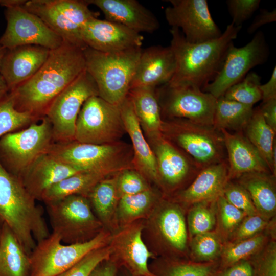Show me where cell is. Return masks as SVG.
<instances>
[{"label": "cell", "instance_id": "3", "mask_svg": "<svg viewBox=\"0 0 276 276\" xmlns=\"http://www.w3.org/2000/svg\"><path fill=\"white\" fill-rule=\"evenodd\" d=\"M35 201L0 161V222L10 227L29 256L37 242L50 235L43 209Z\"/></svg>", "mask_w": 276, "mask_h": 276}, {"label": "cell", "instance_id": "8", "mask_svg": "<svg viewBox=\"0 0 276 276\" xmlns=\"http://www.w3.org/2000/svg\"><path fill=\"white\" fill-rule=\"evenodd\" d=\"M22 7L37 16L64 42L84 49L81 32L85 24L97 14L86 0L23 1Z\"/></svg>", "mask_w": 276, "mask_h": 276}, {"label": "cell", "instance_id": "52", "mask_svg": "<svg viewBox=\"0 0 276 276\" xmlns=\"http://www.w3.org/2000/svg\"><path fill=\"white\" fill-rule=\"evenodd\" d=\"M263 102L276 99V67L273 70L269 80L260 86Z\"/></svg>", "mask_w": 276, "mask_h": 276}, {"label": "cell", "instance_id": "41", "mask_svg": "<svg viewBox=\"0 0 276 276\" xmlns=\"http://www.w3.org/2000/svg\"><path fill=\"white\" fill-rule=\"evenodd\" d=\"M193 238L192 250L194 262H213L220 250V243L217 236L210 232Z\"/></svg>", "mask_w": 276, "mask_h": 276}, {"label": "cell", "instance_id": "6", "mask_svg": "<svg viewBox=\"0 0 276 276\" xmlns=\"http://www.w3.org/2000/svg\"><path fill=\"white\" fill-rule=\"evenodd\" d=\"M162 134L201 169L227 160L223 134L214 126L166 119L163 120Z\"/></svg>", "mask_w": 276, "mask_h": 276}, {"label": "cell", "instance_id": "5", "mask_svg": "<svg viewBox=\"0 0 276 276\" xmlns=\"http://www.w3.org/2000/svg\"><path fill=\"white\" fill-rule=\"evenodd\" d=\"M48 152L81 171L95 173L105 177L134 168L132 146L120 141L102 145L76 141L53 143Z\"/></svg>", "mask_w": 276, "mask_h": 276}, {"label": "cell", "instance_id": "34", "mask_svg": "<svg viewBox=\"0 0 276 276\" xmlns=\"http://www.w3.org/2000/svg\"><path fill=\"white\" fill-rule=\"evenodd\" d=\"M88 198L98 217L103 221L108 220L119 199L117 189V176L100 181L93 188Z\"/></svg>", "mask_w": 276, "mask_h": 276}, {"label": "cell", "instance_id": "26", "mask_svg": "<svg viewBox=\"0 0 276 276\" xmlns=\"http://www.w3.org/2000/svg\"><path fill=\"white\" fill-rule=\"evenodd\" d=\"M141 230L133 226L121 232L114 241V249L131 276H156L149 268L148 261L152 254L142 240Z\"/></svg>", "mask_w": 276, "mask_h": 276}, {"label": "cell", "instance_id": "37", "mask_svg": "<svg viewBox=\"0 0 276 276\" xmlns=\"http://www.w3.org/2000/svg\"><path fill=\"white\" fill-rule=\"evenodd\" d=\"M35 121L29 113L16 109L9 91L0 100V138Z\"/></svg>", "mask_w": 276, "mask_h": 276}, {"label": "cell", "instance_id": "20", "mask_svg": "<svg viewBox=\"0 0 276 276\" xmlns=\"http://www.w3.org/2000/svg\"><path fill=\"white\" fill-rule=\"evenodd\" d=\"M50 51L35 45L7 49L1 62L0 75L9 91L34 76L47 60Z\"/></svg>", "mask_w": 276, "mask_h": 276}, {"label": "cell", "instance_id": "24", "mask_svg": "<svg viewBox=\"0 0 276 276\" xmlns=\"http://www.w3.org/2000/svg\"><path fill=\"white\" fill-rule=\"evenodd\" d=\"M120 109L126 132L132 142L134 168L143 175L159 181L154 153L143 133L128 96L120 105Z\"/></svg>", "mask_w": 276, "mask_h": 276}, {"label": "cell", "instance_id": "4", "mask_svg": "<svg viewBox=\"0 0 276 276\" xmlns=\"http://www.w3.org/2000/svg\"><path fill=\"white\" fill-rule=\"evenodd\" d=\"M142 51L141 48L115 52L83 49L85 69L94 80L100 97L113 105L122 104L128 96Z\"/></svg>", "mask_w": 276, "mask_h": 276}, {"label": "cell", "instance_id": "7", "mask_svg": "<svg viewBox=\"0 0 276 276\" xmlns=\"http://www.w3.org/2000/svg\"><path fill=\"white\" fill-rule=\"evenodd\" d=\"M24 130L8 133L0 138V161L20 180L28 167L48 152L54 143L51 124L46 117Z\"/></svg>", "mask_w": 276, "mask_h": 276}, {"label": "cell", "instance_id": "42", "mask_svg": "<svg viewBox=\"0 0 276 276\" xmlns=\"http://www.w3.org/2000/svg\"><path fill=\"white\" fill-rule=\"evenodd\" d=\"M118 174L117 189L119 199L149 189L143 175L134 168L125 169Z\"/></svg>", "mask_w": 276, "mask_h": 276}, {"label": "cell", "instance_id": "54", "mask_svg": "<svg viewBox=\"0 0 276 276\" xmlns=\"http://www.w3.org/2000/svg\"><path fill=\"white\" fill-rule=\"evenodd\" d=\"M9 91V88L4 80L3 78L0 75V100L5 96Z\"/></svg>", "mask_w": 276, "mask_h": 276}, {"label": "cell", "instance_id": "50", "mask_svg": "<svg viewBox=\"0 0 276 276\" xmlns=\"http://www.w3.org/2000/svg\"><path fill=\"white\" fill-rule=\"evenodd\" d=\"M276 21V10L272 11L267 9L260 10V13L255 17V19L248 27L247 32L252 34L262 26Z\"/></svg>", "mask_w": 276, "mask_h": 276}, {"label": "cell", "instance_id": "39", "mask_svg": "<svg viewBox=\"0 0 276 276\" xmlns=\"http://www.w3.org/2000/svg\"><path fill=\"white\" fill-rule=\"evenodd\" d=\"M154 198V194L150 189L121 197L118 207L120 218L128 221L142 215L149 208Z\"/></svg>", "mask_w": 276, "mask_h": 276}, {"label": "cell", "instance_id": "30", "mask_svg": "<svg viewBox=\"0 0 276 276\" xmlns=\"http://www.w3.org/2000/svg\"><path fill=\"white\" fill-rule=\"evenodd\" d=\"M243 132L275 176L276 132L266 123L259 107L254 109Z\"/></svg>", "mask_w": 276, "mask_h": 276}, {"label": "cell", "instance_id": "10", "mask_svg": "<svg viewBox=\"0 0 276 276\" xmlns=\"http://www.w3.org/2000/svg\"><path fill=\"white\" fill-rule=\"evenodd\" d=\"M125 133L120 106L96 95L87 99L80 110L74 141L97 145L109 144L120 141Z\"/></svg>", "mask_w": 276, "mask_h": 276}, {"label": "cell", "instance_id": "36", "mask_svg": "<svg viewBox=\"0 0 276 276\" xmlns=\"http://www.w3.org/2000/svg\"><path fill=\"white\" fill-rule=\"evenodd\" d=\"M265 241L263 234L255 236L228 245L223 251L218 271L243 260L247 259L261 248Z\"/></svg>", "mask_w": 276, "mask_h": 276}, {"label": "cell", "instance_id": "48", "mask_svg": "<svg viewBox=\"0 0 276 276\" xmlns=\"http://www.w3.org/2000/svg\"><path fill=\"white\" fill-rule=\"evenodd\" d=\"M255 276H276V247L271 243L259 259L252 262Z\"/></svg>", "mask_w": 276, "mask_h": 276}, {"label": "cell", "instance_id": "45", "mask_svg": "<svg viewBox=\"0 0 276 276\" xmlns=\"http://www.w3.org/2000/svg\"><path fill=\"white\" fill-rule=\"evenodd\" d=\"M221 227L226 233H231L237 228L246 214L228 202L223 194L216 200Z\"/></svg>", "mask_w": 276, "mask_h": 276}, {"label": "cell", "instance_id": "17", "mask_svg": "<svg viewBox=\"0 0 276 276\" xmlns=\"http://www.w3.org/2000/svg\"><path fill=\"white\" fill-rule=\"evenodd\" d=\"M82 39L86 45L102 52H115L141 48V33L121 24L94 17L84 25Z\"/></svg>", "mask_w": 276, "mask_h": 276}, {"label": "cell", "instance_id": "29", "mask_svg": "<svg viewBox=\"0 0 276 276\" xmlns=\"http://www.w3.org/2000/svg\"><path fill=\"white\" fill-rule=\"evenodd\" d=\"M30 256L5 223L0 236V276H30Z\"/></svg>", "mask_w": 276, "mask_h": 276}, {"label": "cell", "instance_id": "1", "mask_svg": "<svg viewBox=\"0 0 276 276\" xmlns=\"http://www.w3.org/2000/svg\"><path fill=\"white\" fill-rule=\"evenodd\" d=\"M85 70L83 49L63 41L50 51L34 76L9 91L16 109L36 121L42 119L56 97Z\"/></svg>", "mask_w": 276, "mask_h": 276}, {"label": "cell", "instance_id": "23", "mask_svg": "<svg viewBox=\"0 0 276 276\" xmlns=\"http://www.w3.org/2000/svg\"><path fill=\"white\" fill-rule=\"evenodd\" d=\"M220 131L226 151L229 180L238 179L247 173H271L264 160L243 131L231 132L224 129Z\"/></svg>", "mask_w": 276, "mask_h": 276}, {"label": "cell", "instance_id": "12", "mask_svg": "<svg viewBox=\"0 0 276 276\" xmlns=\"http://www.w3.org/2000/svg\"><path fill=\"white\" fill-rule=\"evenodd\" d=\"M96 95L97 85L85 69L56 97L45 114L52 125L54 143L74 141L80 110L87 99Z\"/></svg>", "mask_w": 276, "mask_h": 276}, {"label": "cell", "instance_id": "22", "mask_svg": "<svg viewBox=\"0 0 276 276\" xmlns=\"http://www.w3.org/2000/svg\"><path fill=\"white\" fill-rule=\"evenodd\" d=\"M83 172L65 164L48 152L38 157L26 170L20 180L36 200L53 185L77 173Z\"/></svg>", "mask_w": 276, "mask_h": 276}, {"label": "cell", "instance_id": "15", "mask_svg": "<svg viewBox=\"0 0 276 276\" xmlns=\"http://www.w3.org/2000/svg\"><path fill=\"white\" fill-rule=\"evenodd\" d=\"M269 55L268 44L261 31H257L243 47H236L233 42L220 71L202 90L219 98L230 87L241 81L251 68L265 63Z\"/></svg>", "mask_w": 276, "mask_h": 276}, {"label": "cell", "instance_id": "43", "mask_svg": "<svg viewBox=\"0 0 276 276\" xmlns=\"http://www.w3.org/2000/svg\"><path fill=\"white\" fill-rule=\"evenodd\" d=\"M112 252L111 247L103 246L97 249L58 276H89L99 264L109 259Z\"/></svg>", "mask_w": 276, "mask_h": 276}, {"label": "cell", "instance_id": "46", "mask_svg": "<svg viewBox=\"0 0 276 276\" xmlns=\"http://www.w3.org/2000/svg\"><path fill=\"white\" fill-rule=\"evenodd\" d=\"M260 0H227V7L232 17V24L241 26L259 8Z\"/></svg>", "mask_w": 276, "mask_h": 276}, {"label": "cell", "instance_id": "27", "mask_svg": "<svg viewBox=\"0 0 276 276\" xmlns=\"http://www.w3.org/2000/svg\"><path fill=\"white\" fill-rule=\"evenodd\" d=\"M155 89L133 88L128 95L142 129L150 140L162 134L163 120Z\"/></svg>", "mask_w": 276, "mask_h": 276}, {"label": "cell", "instance_id": "13", "mask_svg": "<svg viewBox=\"0 0 276 276\" xmlns=\"http://www.w3.org/2000/svg\"><path fill=\"white\" fill-rule=\"evenodd\" d=\"M52 232L61 242L73 244L89 240L100 226L92 212L88 198L79 195L67 196L46 204Z\"/></svg>", "mask_w": 276, "mask_h": 276}, {"label": "cell", "instance_id": "49", "mask_svg": "<svg viewBox=\"0 0 276 276\" xmlns=\"http://www.w3.org/2000/svg\"><path fill=\"white\" fill-rule=\"evenodd\" d=\"M215 276H255L254 263L247 259L243 260L217 271Z\"/></svg>", "mask_w": 276, "mask_h": 276}, {"label": "cell", "instance_id": "9", "mask_svg": "<svg viewBox=\"0 0 276 276\" xmlns=\"http://www.w3.org/2000/svg\"><path fill=\"white\" fill-rule=\"evenodd\" d=\"M107 239V234L100 232L88 241L64 245L52 232L37 243L30 255V276H58L90 252L105 246Z\"/></svg>", "mask_w": 276, "mask_h": 276}, {"label": "cell", "instance_id": "57", "mask_svg": "<svg viewBox=\"0 0 276 276\" xmlns=\"http://www.w3.org/2000/svg\"></svg>", "mask_w": 276, "mask_h": 276}, {"label": "cell", "instance_id": "19", "mask_svg": "<svg viewBox=\"0 0 276 276\" xmlns=\"http://www.w3.org/2000/svg\"><path fill=\"white\" fill-rule=\"evenodd\" d=\"M175 68V59L170 45H153L142 50L130 89L142 87L156 88L168 83Z\"/></svg>", "mask_w": 276, "mask_h": 276}, {"label": "cell", "instance_id": "31", "mask_svg": "<svg viewBox=\"0 0 276 276\" xmlns=\"http://www.w3.org/2000/svg\"><path fill=\"white\" fill-rule=\"evenodd\" d=\"M104 178L105 177L93 172L77 173L49 188L43 193L41 201L46 204L71 195H79L88 197L94 187Z\"/></svg>", "mask_w": 276, "mask_h": 276}, {"label": "cell", "instance_id": "56", "mask_svg": "<svg viewBox=\"0 0 276 276\" xmlns=\"http://www.w3.org/2000/svg\"><path fill=\"white\" fill-rule=\"evenodd\" d=\"M0 224H2L1 222H0ZM2 225H0V236H1V227H2Z\"/></svg>", "mask_w": 276, "mask_h": 276}, {"label": "cell", "instance_id": "55", "mask_svg": "<svg viewBox=\"0 0 276 276\" xmlns=\"http://www.w3.org/2000/svg\"><path fill=\"white\" fill-rule=\"evenodd\" d=\"M7 51V49L0 45V67L3 58Z\"/></svg>", "mask_w": 276, "mask_h": 276}, {"label": "cell", "instance_id": "25", "mask_svg": "<svg viewBox=\"0 0 276 276\" xmlns=\"http://www.w3.org/2000/svg\"><path fill=\"white\" fill-rule=\"evenodd\" d=\"M229 181L227 160L202 169L192 182L179 195L188 204L215 201L223 194Z\"/></svg>", "mask_w": 276, "mask_h": 276}, {"label": "cell", "instance_id": "32", "mask_svg": "<svg viewBox=\"0 0 276 276\" xmlns=\"http://www.w3.org/2000/svg\"><path fill=\"white\" fill-rule=\"evenodd\" d=\"M253 106L244 105L222 97L217 99L213 126L231 132L243 131L254 111Z\"/></svg>", "mask_w": 276, "mask_h": 276}, {"label": "cell", "instance_id": "33", "mask_svg": "<svg viewBox=\"0 0 276 276\" xmlns=\"http://www.w3.org/2000/svg\"><path fill=\"white\" fill-rule=\"evenodd\" d=\"M157 224L162 236L170 247L179 251L186 249L187 228L183 215L178 206H166L159 215Z\"/></svg>", "mask_w": 276, "mask_h": 276}, {"label": "cell", "instance_id": "11", "mask_svg": "<svg viewBox=\"0 0 276 276\" xmlns=\"http://www.w3.org/2000/svg\"><path fill=\"white\" fill-rule=\"evenodd\" d=\"M23 1H0V5L6 7L7 21L0 45L6 49L35 45L52 50L60 47L63 43L62 38L37 16L24 9Z\"/></svg>", "mask_w": 276, "mask_h": 276}, {"label": "cell", "instance_id": "40", "mask_svg": "<svg viewBox=\"0 0 276 276\" xmlns=\"http://www.w3.org/2000/svg\"><path fill=\"white\" fill-rule=\"evenodd\" d=\"M209 202L193 204L188 218L189 231L192 237L210 232L214 228L216 219L213 210L209 207Z\"/></svg>", "mask_w": 276, "mask_h": 276}, {"label": "cell", "instance_id": "16", "mask_svg": "<svg viewBox=\"0 0 276 276\" xmlns=\"http://www.w3.org/2000/svg\"><path fill=\"white\" fill-rule=\"evenodd\" d=\"M165 16L171 28L179 29L186 40L198 43L219 37L222 32L213 20L206 0H169Z\"/></svg>", "mask_w": 276, "mask_h": 276}, {"label": "cell", "instance_id": "44", "mask_svg": "<svg viewBox=\"0 0 276 276\" xmlns=\"http://www.w3.org/2000/svg\"><path fill=\"white\" fill-rule=\"evenodd\" d=\"M223 195L228 202L243 212L246 216L258 214L249 193L238 182L229 180L225 187Z\"/></svg>", "mask_w": 276, "mask_h": 276}, {"label": "cell", "instance_id": "51", "mask_svg": "<svg viewBox=\"0 0 276 276\" xmlns=\"http://www.w3.org/2000/svg\"><path fill=\"white\" fill-rule=\"evenodd\" d=\"M259 108L266 123L276 132V99L263 102Z\"/></svg>", "mask_w": 276, "mask_h": 276}, {"label": "cell", "instance_id": "58", "mask_svg": "<svg viewBox=\"0 0 276 276\" xmlns=\"http://www.w3.org/2000/svg\"></svg>", "mask_w": 276, "mask_h": 276}, {"label": "cell", "instance_id": "14", "mask_svg": "<svg viewBox=\"0 0 276 276\" xmlns=\"http://www.w3.org/2000/svg\"><path fill=\"white\" fill-rule=\"evenodd\" d=\"M155 90L162 117L213 126L217 99L211 94L191 86L168 83Z\"/></svg>", "mask_w": 276, "mask_h": 276}, {"label": "cell", "instance_id": "38", "mask_svg": "<svg viewBox=\"0 0 276 276\" xmlns=\"http://www.w3.org/2000/svg\"><path fill=\"white\" fill-rule=\"evenodd\" d=\"M218 267L214 262H172L153 274L156 276H215Z\"/></svg>", "mask_w": 276, "mask_h": 276}, {"label": "cell", "instance_id": "47", "mask_svg": "<svg viewBox=\"0 0 276 276\" xmlns=\"http://www.w3.org/2000/svg\"><path fill=\"white\" fill-rule=\"evenodd\" d=\"M267 219L258 214L247 216L235 229V242L252 237L267 225Z\"/></svg>", "mask_w": 276, "mask_h": 276}, {"label": "cell", "instance_id": "35", "mask_svg": "<svg viewBox=\"0 0 276 276\" xmlns=\"http://www.w3.org/2000/svg\"><path fill=\"white\" fill-rule=\"evenodd\" d=\"M261 79L257 73H248L241 81L230 87L222 97L226 100L254 106L262 100L260 90Z\"/></svg>", "mask_w": 276, "mask_h": 276}, {"label": "cell", "instance_id": "2", "mask_svg": "<svg viewBox=\"0 0 276 276\" xmlns=\"http://www.w3.org/2000/svg\"><path fill=\"white\" fill-rule=\"evenodd\" d=\"M241 28L231 23L219 37L198 43L188 42L179 29L171 28L170 46L175 57L176 68L168 83L202 90L220 71L227 51Z\"/></svg>", "mask_w": 276, "mask_h": 276}, {"label": "cell", "instance_id": "18", "mask_svg": "<svg viewBox=\"0 0 276 276\" xmlns=\"http://www.w3.org/2000/svg\"><path fill=\"white\" fill-rule=\"evenodd\" d=\"M150 141L159 181L168 187L174 188L188 179L193 180L202 169L163 134Z\"/></svg>", "mask_w": 276, "mask_h": 276}, {"label": "cell", "instance_id": "21", "mask_svg": "<svg viewBox=\"0 0 276 276\" xmlns=\"http://www.w3.org/2000/svg\"><path fill=\"white\" fill-rule=\"evenodd\" d=\"M99 8L106 20L135 31L152 33L160 27L155 15L135 0H86Z\"/></svg>", "mask_w": 276, "mask_h": 276}, {"label": "cell", "instance_id": "53", "mask_svg": "<svg viewBox=\"0 0 276 276\" xmlns=\"http://www.w3.org/2000/svg\"><path fill=\"white\" fill-rule=\"evenodd\" d=\"M118 271L117 263L108 259L99 264L89 276H117Z\"/></svg>", "mask_w": 276, "mask_h": 276}, {"label": "cell", "instance_id": "28", "mask_svg": "<svg viewBox=\"0 0 276 276\" xmlns=\"http://www.w3.org/2000/svg\"><path fill=\"white\" fill-rule=\"evenodd\" d=\"M275 176L271 173L255 172L237 179L249 193L257 213L267 220L276 211Z\"/></svg>", "mask_w": 276, "mask_h": 276}]
</instances>
